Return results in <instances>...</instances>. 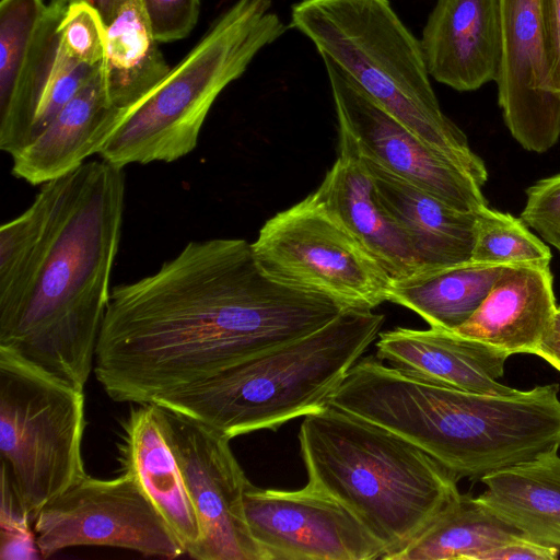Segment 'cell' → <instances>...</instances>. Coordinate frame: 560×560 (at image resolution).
I'll list each match as a JSON object with an SVG mask.
<instances>
[{
  "label": "cell",
  "mask_w": 560,
  "mask_h": 560,
  "mask_svg": "<svg viewBox=\"0 0 560 560\" xmlns=\"http://www.w3.org/2000/svg\"><path fill=\"white\" fill-rule=\"evenodd\" d=\"M345 310L268 277L245 240L191 241L156 272L110 291L93 371L113 400L149 404Z\"/></svg>",
  "instance_id": "obj_1"
},
{
  "label": "cell",
  "mask_w": 560,
  "mask_h": 560,
  "mask_svg": "<svg viewBox=\"0 0 560 560\" xmlns=\"http://www.w3.org/2000/svg\"><path fill=\"white\" fill-rule=\"evenodd\" d=\"M124 168L85 162L0 262V347L83 389L121 235Z\"/></svg>",
  "instance_id": "obj_2"
},
{
  "label": "cell",
  "mask_w": 560,
  "mask_h": 560,
  "mask_svg": "<svg viewBox=\"0 0 560 560\" xmlns=\"http://www.w3.org/2000/svg\"><path fill=\"white\" fill-rule=\"evenodd\" d=\"M559 390L553 383L510 395L465 392L369 355L350 371L339 405L411 442L457 480H480L559 451Z\"/></svg>",
  "instance_id": "obj_3"
},
{
  "label": "cell",
  "mask_w": 560,
  "mask_h": 560,
  "mask_svg": "<svg viewBox=\"0 0 560 560\" xmlns=\"http://www.w3.org/2000/svg\"><path fill=\"white\" fill-rule=\"evenodd\" d=\"M311 486L350 510L390 558L458 494L457 479L398 434L328 404L299 432Z\"/></svg>",
  "instance_id": "obj_4"
},
{
  "label": "cell",
  "mask_w": 560,
  "mask_h": 560,
  "mask_svg": "<svg viewBox=\"0 0 560 560\" xmlns=\"http://www.w3.org/2000/svg\"><path fill=\"white\" fill-rule=\"evenodd\" d=\"M384 319L372 310L347 308L311 334L152 402L230 440L277 430L326 405L380 335Z\"/></svg>",
  "instance_id": "obj_5"
},
{
  "label": "cell",
  "mask_w": 560,
  "mask_h": 560,
  "mask_svg": "<svg viewBox=\"0 0 560 560\" xmlns=\"http://www.w3.org/2000/svg\"><path fill=\"white\" fill-rule=\"evenodd\" d=\"M290 26L398 121L483 186V161L442 112L420 39L389 0H301L292 5Z\"/></svg>",
  "instance_id": "obj_6"
},
{
  "label": "cell",
  "mask_w": 560,
  "mask_h": 560,
  "mask_svg": "<svg viewBox=\"0 0 560 560\" xmlns=\"http://www.w3.org/2000/svg\"><path fill=\"white\" fill-rule=\"evenodd\" d=\"M285 31L271 0H236L151 92L122 110L102 160L124 168L190 153L221 92Z\"/></svg>",
  "instance_id": "obj_7"
},
{
  "label": "cell",
  "mask_w": 560,
  "mask_h": 560,
  "mask_svg": "<svg viewBox=\"0 0 560 560\" xmlns=\"http://www.w3.org/2000/svg\"><path fill=\"white\" fill-rule=\"evenodd\" d=\"M84 394L0 347V451L31 518L86 472Z\"/></svg>",
  "instance_id": "obj_8"
},
{
  "label": "cell",
  "mask_w": 560,
  "mask_h": 560,
  "mask_svg": "<svg viewBox=\"0 0 560 560\" xmlns=\"http://www.w3.org/2000/svg\"><path fill=\"white\" fill-rule=\"evenodd\" d=\"M250 244L264 272L287 287L346 308L373 310L388 301V273L310 195L267 220Z\"/></svg>",
  "instance_id": "obj_9"
},
{
  "label": "cell",
  "mask_w": 560,
  "mask_h": 560,
  "mask_svg": "<svg viewBox=\"0 0 560 560\" xmlns=\"http://www.w3.org/2000/svg\"><path fill=\"white\" fill-rule=\"evenodd\" d=\"M33 529L43 559L70 547L106 546L174 559L186 549L135 477L88 474L49 501Z\"/></svg>",
  "instance_id": "obj_10"
},
{
  "label": "cell",
  "mask_w": 560,
  "mask_h": 560,
  "mask_svg": "<svg viewBox=\"0 0 560 560\" xmlns=\"http://www.w3.org/2000/svg\"><path fill=\"white\" fill-rule=\"evenodd\" d=\"M339 127V153L368 159L448 206L476 213L487 201L464 168L398 121L332 61L322 58Z\"/></svg>",
  "instance_id": "obj_11"
},
{
  "label": "cell",
  "mask_w": 560,
  "mask_h": 560,
  "mask_svg": "<svg viewBox=\"0 0 560 560\" xmlns=\"http://www.w3.org/2000/svg\"><path fill=\"white\" fill-rule=\"evenodd\" d=\"M162 411L201 529L191 558L266 560L246 522L243 495L249 480L231 450V440L195 420Z\"/></svg>",
  "instance_id": "obj_12"
},
{
  "label": "cell",
  "mask_w": 560,
  "mask_h": 560,
  "mask_svg": "<svg viewBox=\"0 0 560 560\" xmlns=\"http://www.w3.org/2000/svg\"><path fill=\"white\" fill-rule=\"evenodd\" d=\"M248 528L266 560L384 559V546L342 503L306 483L299 490L246 485Z\"/></svg>",
  "instance_id": "obj_13"
},
{
  "label": "cell",
  "mask_w": 560,
  "mask_h": 560,
  "mask_svg": "<svg viewBox=\"0 0 560 560\" xmlns=\"http://www.w3.org/2000/svg\"><path fill=\"white\" fill-rule=\"evenodd\" d=\"M500 1L499 105L513 138L541 153L560 136V94L552 88L540 0Z\"/></svg>",
  "instance_id": "obj_14"
},
{
  "label": "cell",
  "mask_w": 560,
  "mask_h": 560,
  "mask_svg": "<svg viewBox=\"0 0 560 560\" xmlns=\"http://www.w3.org/2000/svg\"><path fill=\"white\" fill-rule=\"evenodd\" d=\"M67 9L43 0L0 2V149L11 156L30 142Z\"/></svg>",
  "instance_id": "obj_15"
},
{
  "label": "cell",
  "mask_w": 560,
  "mask_h": 560,
  "mask_svg": "<svg viewBox=\"0 0 560 560\" xmlns=\"http://www.w3.org/2000/svg\"><path fill=\"white\" fill-rule=\"evenodd\" d=\"M431 78L459 92L495 81L501 63L500 0H436L420 38Z\"/></svg>",
  "instance_id": "obj_16"
},
{
  "label": "cell",
  "mask_w": 560,
  "mask_h": 560,
  "mask_svg": "<svg viewBox=\"0 0 560 560\" xmlns=\"http://www.w3.org/2000/svg\"><path fill=\"white\" fill-rule=\"evenodd\" d=\"M375 346L381 361L423 381L481 394L518 390L499 382L508 353L454 331L396 327L380 332Z\"/></svg>",
  "instance_id": "obj_17"
},
{
  "label": "cell",
  "mask_w": 560,
  "mask_h": 560,
  "mask_svg": "<svg viewBox=\"0 0 560 560\" xmlns=\"http://www.w3.org/2000/svg\"><path fill=\"white\" fill-rule=\"evenodd\" d=\"M118 460L131 474L190 557L201 529L177 458L171 446L162 408L153 402L132 407L121 423Z\"/></svg>",
  "instance_id": "obj_18"
},
{
  "label": "cell",
  "mask_w": 560,
  "mask_h": 560,
  "mask_svg": "<svg viewBox=\"0 0 560 560\" xmlns=\"http://www.w3.org/2000/svg\"><path fill=\"white\" fill-rule=\"evenodd\" d=\"M550 265H504L475 313L453 331L509 355L535 354L557 310Z\"/></svg>",
  "instance_id": "obj_19"
},
{
  "label": "cell",
  "mask_w": 560,
  "mask_h": 560,
  "mask_svg": "<svg viewBox=\"0 0 560 560\" xmlns=\"http://www.w3.org/2000/svg\"><path fill=\"white\" fill-rule=\"evenodd\" d=\"M122 116L106 92L103 65L45 130L12 156V174L32 185L68 175L97 153Z\"/></svg>",
  "instance_id": "obj_20"
},
{
  "label": "cell",
  "mask_w": 560,
  "mask_h": 560,
  "mask_svg": "<svg viewBox=\"0 0 560 560\" xmlns=\"http://www.w3.org/2000/svg\"><path fill=\"white\" fill-rule=\"evenodd\" d=\"M358 159L381 205L407 237L420 271L471 260L476 213L459 211L378 164Z\"/></svg>",
  "instance_id": "obj_21"
},
{
  "label": "cell",
  "mask_w": 560,
  "mask_h": 560,
  "mask_svg": "<svg viewBox=\"0 0 560 560\" xmlns=\"http://www.w3.org/2000/svg\"><path fill=\"white\" fill-rule=\"evenodd\" d=\"M310 196L342 223L392 280L420 272L407 237L381 205L371 175L358 158L339 153Z\"/></svg>",
  "instance_id": "obj_22"
},
{
  "label": "cell",
  "mask_w": 560,
  "mask_h": 560,
  "mask_svg": "<svg viewBox=\"0 0 560 560\" xmlns=\"http://www.w3.org/2000/svg\"><path fill=\"white\" fill-rule=\"evenodd\" d=\"M477 500L532 541L560 547L558 452L483 476Z\"/></svg>",
  "instance_id": "obj_23"
},
{
  "label": "cell",
  "mask_w": 560,
  "mask_h": 560,
  "mask_svg": "<svg viewBox=\"0 0 560 560\" xmlns=\"http://www.w3.org/2000/svg\"><path fill=\"white\" fill-rule=\"evenodd\" d=\"M503 266L469 260L395 279L388 301L417 313L430 327L453 331L479 307Z\"/></svg>",
  "instance_id": "obj_24"
},
{
  "label": "cell",
  "mask_w": 560,
  "mask_h": 560,
  "mask_svg": "<svg viewBox=\"0 0 560 560\" xmlns=\"http://www.w3.org/2000/svg\"><path fill=\"white\" fill-rule=\"evenodd\" d=\"M159 44L140 0H127L105 26L103 75L115 107L132 106L168 73Z\"/></svg>",
  "instance_id": "obj_25"
},
{
  "label": "cell",
  "mask_w": 560,
  "mask_h": 560,
  "mask_svg": "<svg viewBox=\"0 0 560 560\" xmlns=\"http://www.w3.org/2000/svg\"><path fill=\"white\" fill-rule=\"evenodd\" d=\"M522 537L470 493H460L390 560H480L495 547Z\"/></svg>",
  "instance_id": "obj_26"
},
{
  "label": "cell",
  "mask_w": 560,
  "mask_h": 560,
  "mask_svg": "<svg viewBox=\"0 0 560 560\" xmlns=\"http://www.w3.org/2000/svg\"><path fill=\"white\" fill-rule=\"evenodd\" d=\"M471 260L550 265L551 252L521 219L485 206L476 212Z\"/></svg>",
  "instance_id": "obj_27"
},
{
  "label": "cell",
  "mask_w": 560,
  "mask_h": 560,
  "mask_svg": "<svg viewBox=\"0 0 560 560\" xmlns=\"http://www.w3.org/2000/svg\"><path fill=\"white\" fill-rule=\"evenodd\" d=\"M102 65L103 62L97 66L82 62L58 49L54 68L31 129L28 144L45 130L63 106L95 75Z\"/></svg>",
  "instance_id": "obj_28"
},
{
  "label": "cell",
  "mask_w": 560,
  "mask_h": 560,
  "mask_svg": "<svg viewBox=\"0 0 560 560\" xmlns=\"http://www.w3.org/2000/svg\"><path fill=\"white\" fill-rule=\"evenodd\" d=\"M58 49L93 66L101 65L105 50V24L86 3L68 7L59 25Z\"/></svg>",
  "instance_id": "obj_29"
},
{
  "label": "cell",
  "mask_w": 560,
  "mask_h": 560,
  "mask_svg": "<svg viewBox=\"0 0 560 560\" xmlns=\"http://www.w3.org/2000/svg\"><path fill=\"white\" fill-rule=\"evenodd\" d=\"M521 220L560 253V173L526 189Z\"/></svg>",
  "instance_id": "obj_30"
},
{
  "label": "cell",
  "mask_w": 560,
  "mask_h": 560,
  "mask_svg": "<svg viewBox=\"0 0 560 560\" xmlns=\"http://www.w3.org/2000/svg\"><path fill=\"white\" fill-rule=\"evenodd\" d=\"M140 3L159 43L187 37L200 13V0H140Z\"/></svg>",
  "instance_id": "obj_31"
},
{
  "label": "cell",
  "mask_w": 560,
  "mask_h": 560,
  "mask_svg": "<svg viewBox=\"0 0 560 560\" xmlns=\"http://www.w3.org/2000/svg\"><path fill=\"white\" fill-rule=\"evenodd\" d=\"M1 560L43 559L33 526L0 528Z\"/></svg>",
  "instance_id": "obj_32"
},
{
  "label": "cell",
  "mask_w": 560,
  "mask_h": 560,
  "mask_svg": "<svg viewBox=\"0 0 560 560\" xmlns=\"http://www.w3.org/2000/svg\"><path fill=\"white\" fill-rule=\"evenodd\" d=\"M559 548L518 537L485 552L480 560H556Z\"/></svg>",
  "instance_id": "obj_33"
},
{
  "label": "cell",
  "mask_w": 560,
  "mask_h": 560,
  "mask_svg": "<svg viewBox=\"0 0 560 560\" xmlns=\"http://www.w3.org/2000/svg\"><path fill=\"white\" fill-rule=\"evenodd\" d=\"M549 47L551 82L560 94V0H540Z\"/></svg>",
  "instance_id": "obj_34"
},
{
  "label": "cell",
  "mask_w": 560,
  "mask_h": 560,
  "mask_svg": "<svg viewBox=\"0 0 560 560\" xmlns=\"http://www.w3.org/2000/svg\"><path fill=\"white\" fill-rule=\"evenodd\" d=\"M535 354L560 372V306H557L551 323Z\"/></svg>",
  "instance_id": "obj_35"
},
{
  "label": "cell",
  "mask_w": 560,
  "mask_h": 560,
  "mask_svg": "<svg viewBox=\"0 0 560 560\" xmlns=\"http://www.w3.org/2000/svg\"><path fill=\"white\" fill-rule=\"evenodd\" d=\"M127 0H49V2L66 9L73 3H86L100 14L105 26L112 22L120 7Z\"/></svg>",
  "instance_id": "obj_36"
}]
</instances>
